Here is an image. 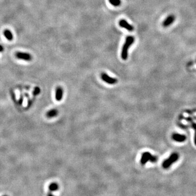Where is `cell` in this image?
Instances as JSON below:
<instances>
[{"instance_id": "1", "label": "cell", "mask_w": 196, "mask_h": 196, "mask_svg": "<svg viewBox=\"0 0 196 196\" xmlns=\"http://www.w3.org/2000/svg\"><path fill=\"white\" fill-rule=\"evenodd\" d=\"M135 42V38L132 36H128L126 37L125 43L122 48L121 53L122 58L123 60H126L128 57V50L129 47Z\"/></svg>"}, {"instance_id": "2", "label": "cell", "mask_w": 196, "mask_h": 196, "mask_svg": "<svg viewBox=\"0 0 196 196\" xmlns=\"http://www.w3.org/2000/svg\"><path fill=\"white\" fill-rule=\"evenodd\" d=\"M179 159V155L178 153H172L171 155L169 156V157L167 159L163 161L162 163V167L164 169H167L170 167L171 166V165L174 163V162H176L178 161V160Z\"/></svg>"}, {"instance_id": "3", "label": "cell", "mask_w": 196, "mask_h": 196, "mask_svg": "<svg viewBox=\"0 0 196 196\" xmlns=\"http://www.w3.org/2000/svg\"><path fill=\"white\" fill-rule=\"evenodd\" d=\"M158 158L156 156L153 155L149 152H146L142 154L141 159V163L144 165L147 163L148 161L152 163H155L157 161Z\"/></svg>"}, {"instance_id": "4", "label": "cell", "mask_w": 196, "mask_h": 196, "mask_svg": "<svg viewBox=\"0 0 196 196\" xmlns=\"http://www.w3.org/2000/svg\"><path fill=\"white\" fill-rule=\"evenodd\" d=\"M15 56L18 59L25 60L27 61H30L32 59V55L26 52H16L15 54Z\"/></svg>"}, {"instance_id": "5", "label": "cell", "mask_w": 196, "mask_h": 196, "mask_svg": "<svg viewBox=\"0 0 196 196\" xmlns=\"http://www.w3.org/2000/svg\"><path fill=\"white\" fill-rule=\"evenodd\" d=\"M101 77L104 82H106L108 84H110V85H114V84L117 83L118 82V80L116 78H113V77L110 76L107 74L104 73L101 74Z\"/></svg>"}, {"instance_id": "6", "label": "cell", "mask_w": 196, "mask_h": 196, "mask_svg": "<svg viewBox=\"0 0 196 196\" xmlns=\"http://www.w3.org/2000/svg\"><path fill=\"white\" fill-rule=\"evenodd\" d=\"M175 20V16L174 15H169L165 19L162 23V25L164 27H168L171 26Z\"/></svg>"}, {"instance_id": "7", "label": "cell", "mask_w": 196, "mask_h": 196, "mask_svg": "<svg viewBox=\"0 0 196 196\" xmlns=\"http://www.w3.org/2000/svg\"><path fill=\"white\" fill-rule=\"evenodd\" d=\"M119 24L120 27L125 28L126 30L130 32L133 31L134 30V27H133V26L130 25L125 20H120L119 22Z\"/></svg>"}, {"instance_id": "8", "label": "cell", "mask_w": 196, "mask_h": 196, "mask_svg": "<svg viewBox=\"0 0 196 196\" xmlns=\"http://www.w3.org/2000/svg\"><path fill=\"white\" fill-rule=\"evenodd\" d=\"M172 137L173 140L177 142H184L187 139V137L185 135L179 133H173Z\"/></svg>"}, {"instance_id": "9", "label": "cell", "mask_w": 196, "mask_h": 196, "mask_svg": "<svg viewBox=\"0 0 196 196\" xmlns=\"http://www.w3.org/2000/svg\"><path fill=\"white\" fill-rule=\"evenodd\" d=\"M63 96V89L62 88L58 86L56 88L55 91V98L57 101L62 100Z\"/></svg>"}, {"instance_id": "10", "label": "cell", "mask_w": 196, "mask_h": 196, "mask_svg": "<svg viewBox=\"0 0 196 196\" xmlns=\"http://www.w3.org/2000/svg\"><path fill=\"white\" fill-rule=\"evenodd\" d=\"M58 114V111L57 109H52L47 111L46 113V117L48 118H52L55 117Z\"/></svg>"}, {"instance_id": "11", "label": "cell", "mask_w": 196, "mask_h": 196, "mask_svg": "<svg viewBox=\"0 0 196 196\" xmlns=\"http://www.w3.org/2000/svg\"><path fill=\"white\" fill-rule=\"evenodd\" d=\"M3 35L9 41H12L13 39V35L11 31L8 29H6L3 31Z\"/></svg>"}, {"instance_id": "12", "label": "cell", "mask_w": 196, "mask_h": 196, "mask_svg": "<svg viewBox=\"0 0 196 196\" xmlns=\"http://www.w3.org/2000/svg\"><path fill=\"white\" fill-rule=\"evenodd\" d=\"M58 189H59V185L56 183H52L49 186V190L50 192L56 191L58 190Z\"/></svg>"}, {"instance_id": "13", "label": "cell", "mask_w": 196, "mask_h": 196, "mask_svg": "<svg viewBox=\"0 0 196 196\" xmlns=\"http://www.w3.org/2000/svg\"><path fill=\"white\" fill-rule=\"evenodd\" d=\"M110 3L113 6L118 7L121 4V1L120 0H109Z\"/></svg>"}, {"instance_id": "14", "label": "cell", "mask_w": 196, "mask_h": 196, "mask_svg": "<svg viewBox=\"0 0 196 196\" xmlns=\"http://www.w3.org/2000/svg\"><path fill=\"white\" fill-rule=\"evenodd\" d=\"M40 88L38 87H35L34 88L33 91V95L34 96H37L38 95H39V94H40Z\"/></svg>"}, {"instance_id": "15", "label": "cell", "mask_w": 196, "mask_h": 196, "mask_svg": "<svg viewBox=\"0 0 196 196\" xmlns=\"http://www.w3.org/2000/svg\"><path fill=\"white\" fill-rule=\"evenodd\" d=\"M192 126L193 129L195 130V137H194V142H195V144L196 145V124L194 123H192Z\"/></svg>"}, {"instance_id": "16", "label": "cell", "mask_w": 196, "mask_h": 196, "mask_svg": "<svg viewBox=\"0 0 196 196\" xmlns=\"http://www.w3.org/2000/svg\"><path fill=\"white\" fill-rule=\"evenodd\" d=\"M23 101H24V96L22 95H20V97L19 98V99L18 100V104L19 105H21L22 104V103H23Z\"/></svg>"}, {"instance_id": "17", "label": "cell", "mask_w": 196, "mask_h": 196, "mask_svg": "<svg viewBox=\"0 0 196 196\" xmlns=\"http://www.w3.org/2000/svg\"><path fill=\"white\" fill-rule=\"evenodd\" d=\"M32 103H33V100H30L28 101V105H27V108H30L31 107V106H32Z\"/></svg>"}, {"instance_id": "18", "label": "cell", "mask_w": 196, "mask_h": 196, "mask_svg": "<svg viewBox=\"0 0 196 196\" xmlns=\"http://www.w3.org/2000/svg\"><path fill=\"white\" fill-rule=\"evenodd\" d=\"M3 50H4V48H3V46L0 45V52H2Z\"/></svg>"}, {"instance_id": "19", "label": "cell", "mask_w": 196, "mask_h": 196, "mask_svg": "<svg viewBox=\"0 0 196 196\" xmlns=\"http://www.w3.org/2000/svg\"><path fill=\"white\" fill-rule=\"evenodd\" d=\"M24 95H25V97H26L27 98H28V96H29L28 94H27V93H25V94H24Z\"/></svg>"}, {"instance_id": "20", "label": "cell", "mask_w": 196, "mask_h": 196, "mask_svg": "<svg viewBox=\"0 0 196 196\" xmlns=\"http://www.w3.org/2000/svg\"><path fill=\"white\" fill-rule=\"evenodd\" d=\"M47 195L48 196H53V194L52 193H47Z\"/></svg>"}]
</instances>
